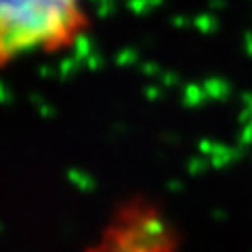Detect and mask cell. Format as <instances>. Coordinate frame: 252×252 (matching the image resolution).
I'll list each match as a JSON object with an SVG mask.
<instances>
[{
	"label": "cell",
	"mask_w": 252,
	"mask_h": 252,
	"mask_svg": "<svg viewBox=\"0 0 252 252\" xmlns=\"http://www.w3.org/2000/svg\"><path fill=\"white\" fill-rule=\"evenodd\" d=\"M91 32L89 0H0V72L72 55Z\"/></svg>",
	"instance_id": "cell-1"
},
{
	"label": "cell",
	"mask_w": 252,
	"mask_h": 252,
	"mask_svg": "<svg viewBox=\"0 0 252 252\" xmlns=\"http://www.w3.org/2000/svg\"><path fill=\"white\" fill-rule=\"evenodd\" d=\"M141 252H158V248L154 246V248H145V250H141Z\"/></svg>",
	"instance_id": "cell-2"
}]
</instances>
